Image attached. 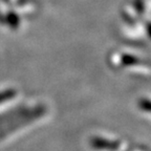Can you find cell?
I'll list each match as a JSON object with an SVG mask.
<instances>
[{"label": "cell", "mask_w": 151, "mask_h": 151, "mask_svg": "<svg viewBox=\"0 0 151 151\" xmlns=\"http://www.w3.org/2000/svg\"><path fill=\"white\" fill-rule=\"evenodd\" d=\"M12 97V91H3L0 92V103L6 101L7 99Z\"/></svg>", "instance_id": "6da1fadb"}]
</instances>
